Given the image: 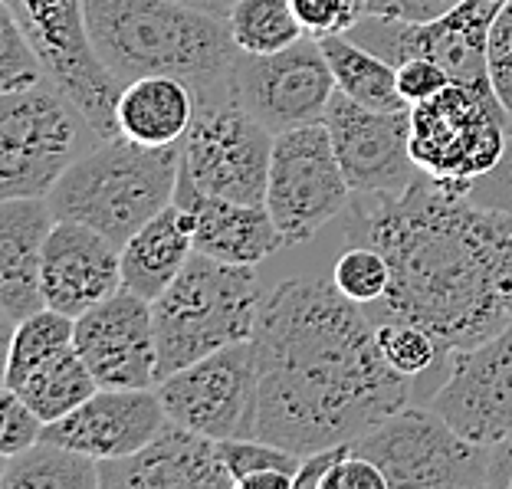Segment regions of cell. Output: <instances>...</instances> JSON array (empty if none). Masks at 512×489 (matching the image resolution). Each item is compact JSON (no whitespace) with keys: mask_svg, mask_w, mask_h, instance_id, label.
<instances>
[{"mask_svg":"<svg viewBox=\"0 0 512 489\" xmlns=\"http://www.w3.org/2000/svg\"><path fill=\"white\" fill-rule=\"evenodd\" d=\"M348 243L378 247L391 286L365 312L404 319L460 352L512 322V214L476 204L417 174L404 191H362L348 201Z\"/></svg>","mask_w":512,"mask_h":489,"instance_id":"1","label":"cell"},{"mask_svg":"<svg viewBox=\"0 0 512 489\" xmlns=\"http://www.w3.org/2000/svg\"><path fill=\"white\" fill-rule=\"evenodd\" d=\"M256 430L293 453L355 444L407 407L411 378L384 362L375 322L332 279L293 276L263 296L253 329Z\"/></svg>","mask_w":512,"mask_h":489,"instance_id":"2","label":"cell"},{"mask_svg":"<svg viewBox=\"0 0 512 489\" xmlns=\"http://www.w3.org/2000/svg\"><path fill=\"white\" fill-rule=\"evenodd\" d=\"M86 30L102 66L122 86L174 76L194 99L230 92L240 46L230 23L178 0H86Z\"/></svg>","mask_w":512,"mask_h":489,"instance_id":"3","label":"cell"},{"mask_svg":"<svg viewBox=\"0 0 512 489\" xmlns=\"http://www.w3.org/2000/svg\"><path fill=\"white\" fill-rule=\"evenodd\" d=\"M181 178V145H138L102 138L56 181L50 204L56 217L79 220L122 243L151 217L174 204Z\"/></svg>","mask_w":512,"mask_h":489,"instance_id":"4","label":"cell"},{"mask_svg":"<svg viewBox=\"0 0 512 489\" xmlns=\"http://www.w3.org/2000/svg\"><path fill=\"white\" fill-rule=\"evenodd\" d=\"M263 296L266 289L260 286L253 266L194 253L181 276L151 302L158 339V378L165 381L197 358L253 339Z\"/></svg>","mask_w":512,"mask_h":489,"instance_id":"5","label":"cell"},{"mask_svg":"<svg viewBox=\"0 0 512 489\" xmlns=\"http://www.w3.org/2000/svg\"><path fill=\"white\" fill-rule=\"evenodd\" d=\"M102 135L50 76L0 96V201L50 197Z\"/></svg>","mask_w":512,"mask_h":489,"instance_id":"6","label":"cell"},{"mask_svg":"<svg viewBox=\"0 0 512 489\" xmlns=\"http://www.w3.org/2000/svg\"><path fill=\"white\" fill-rule=\"evenodd\" d=\"M509 112L486 83H450L411 106V158L444 188L467 194L490 174L509 142Z\"/></svg>","mask_w":512,"mask_h":489,"instance_id":"7","label":"cell"},{"mask_svg":"<svg viewBox=\"0 0 512 489\" xmlns=\"http://www.w3.org/2000/svg\"><path fill=\"white\" fill-rule=\"evenodd\" d=\"M388 476L391 489L490 486V447L473 444L434 407H401L352 444Z\"/></svg>","mask_w":512,"mask_h":489,"instance_id":"8","label":"cell"},{"mask_svg":"<svg viewBox=\"0 0 512 489\" xmlns=\"http://www.w3.org/2000/svg\"><path fill=\"white\" fill-rule=\"evenodd\" d=\"M273 142L276 135L240 106L234 92L201 96L181 138V178L204 194L263 204Z\"/></svg>","mask_w":512,"mask_h":489,"instance_id":"9","label":"cell"},{"mask_svg":"<svg viewBox=\"0 0 512 489\" xmlns=\"http://www.w3.org/2000/svg\"><path fill=\"white\" fill-rule=\"evenodd\" d=\"M352 194L325 122L276 135L263 204L270 207L286 247L316 237L329 220L348 211Z\"/></svg>","mask_w":512,"mask_h":489,"instance_id":"10","label":"cell"},{"mask_svg":"<svg viewBox=\"0 0 512 489\" xmlns=\"http://www.w3.org/2000/svg\"><path fill=\"white\" fill-rule=\"evenodd\" d=\"M14 10L23 33L37 46L46 76L60 86L102 138H115L122 83L92 50L86 30V0H4Z\"/></svg>","mask_w":512,"mask_h":489,"instance_id":"11","label":"cell"},{"mask_svg":"<svg viewBox=\"0 0 512 489\" xmlns=\"http://www.w3.org/2000/svg\"><path fill=\"white\" fill-rule=\"evenodd\" d=\"M335 73L319 37H302L279 53H243L230 69V92L273 135L325 122L335 96Z\"/></svg>","mask_w":512,"mask_h":489,"instance_id":"12","label":"cell"},{"mask_svg":"<svg viewBox=\"0 0 512 489\" xmlns=\"http://www.w3.org/2000/svg\"><path fill=\"white\" fill-rule=\"evenodd\" d=\"M158 398L165 404L168 421L204 437H253L260 398L253 339L227 345L174 371L158 384Z\"/></svg>","mask_w":512,"mask_h":489,"instance_id":"13","label":"cell"},{"mask_svg":"<svg viewBox=\"0 0 512 489\" xmlns=\"http://www.w3.org/2000/svg\"><path fill=\"white\" fill-rule=\"evenodd\" d=\"M503 4L506 0H460L444 17L427 23L368 14L348 30V37L394 66L404 60H430L444 66L453 83H486V43Z\"/></svg>","mask_w":512,"mask_h":489,"instance_id":"14","label":"cell"},{"mask_svg":"<svg viewBox=\"0 0 512 489\" xmlns=\"http://www.w3.org/2000/svg\"><path fill=\"white\" fill-rule=\"evenodd\" d=\"M427 404L480 447L512 434V322L480 345L450 352V375Z\"/></svg>","mask_w":512,"mask_h":489,"instance_id":"15","label":"cell"},{"mask_svg":"<svg viewBox=\"0 0 512 489\" xmlns=\"http://www.w3.org/2000/svg\"><path fill=\"white\" fill-rule=\"evenodd\" d=\"M325 128L355 194L404 191L421 174L411 158V109H368L335 89Z\"/></svg>","mask_w":512,"mask_h":489,"instance_id":"16","label":"cell"},{"mask_svg":"<svg viewBox=\"0 0 512 489\" xmlns=\"http://www.w3.org/2000/svg\"><path fill=\"white\" fill-rule=\"evenodd\" d=\"M76 352L99 388H158V339L151 302L119 289L76 319Z\"/></svg>","mask_w":512,"mask_h":489,"instance_id":"17","label":"cell"},{"mask_svg":"<svg viewBox=\"0 0 512 489\" xmlns=\"http://www.w3.org/2000/svg\"><path fill=\"white\" fill-rule=\"evenodd\" d=\"M168 424L158 388H99L63 421L43 427V440L92 460H122L148 447Z\"/></svg>","mask_w":512,"mask_h":489,"instance_id":"18","label":"cell"},{"mask_svg":"<svg viewBox=\"0 0 512 489\" xmlns=\"http://www.w3.org/2000/svg\"><path fill=\"white\" fill-rule=\"evenodd\" d=\"M43 306L79 319L122 289V247L79 220L56 217L43 247Z\"/></svg>","mask_w":512,"mask_h":489,"instance_id":"19","label":"cell"},{"mask_svg":"<svg viewBox=\"0 0 512 489\" xmlns=\"http://www.w3.org/2000/svg\"><path fill=\"white\" fill-rule=\"evenodd\" d=\"M102 489H234L220 440L168 421L132 457L102 460Z\"/></svg>","mask_w":512,"mask_h":489,"instance_id":"20","label":"cell"},{"mask_svg":"<svg viewBox=\"0 0 512 489\" xmlns=\"http://www.w3.org/2000/svg\"><path fill=\"white\" fill-rule=\"evenodd\" d=\"M174 204L181 207L184 224L194 237V253L214 256L224 263L256 266L279 247H286L266 204L204 194L184 178H178Z\"/></svg>","mask_w":512,"mask_h":489,"instance_id":"21","label":"cell"},{"mask_svg":"<svg viewBox=\"0 0 512 489\" xmlns=\"http://www.w3.org/2000/svg\"><path fill=\"white\" fill-rule=\"evenodd\" d=\"M56 224L50 197H4L0 201V309L4 329L43 309V247Z\"/></svg>","mask_w":512,"mask_h":489,"instance_id":"22","label":"cell"},{"mask_svg":"<svg viewBox=\"0 0 512 489\" xmlns=\"http://www.w3.org/2000/svg\"><path fill=\"white\" fill-rule=\"evenodd\" d=\"M194 256V237L178 204H168L122 243V286L155 302Z\"/></svg>","mask_w":512,"mask_h":489,"instance_id":"23","label":"cell"},{"mask_svg":"<svg viewBox=\"0 0 512 489\" xmlns=\"http://www.w3.org/2000/svg\"><path fill=\"white\" fill-rule=\"evenodd\" d=\"M194 112V89L184 79L145 76L122 86L115 119H119V132L138 145H181Z\"/></svg>","mask_w":512,"mask_h":489,"instance_id":"24","label":"cell"},{"mask_svg":"<svg viewBox=\"0 0 512 489\" xmlns=\"http://www.w3.org/2000/svg\"><path fill=\"white\" fill-rule=\"evenodd\" d=\"M329 66L335 73V86L345 92L348 99L362 102L368 109L381 112H404L411 102L401 96L398 86V66L388 63L384 56L371 53L368 46L355 43L348 33H332V37H319Z\"/></svg>","mask_w":512,"mask_h":489,"instance_id":"25","label":"cell"},{"mask_svg":"<svg viewBox=\"0 0 512 489\" xmlns=\"http://www.w3.org/2000/svg\"><path fill=\"white\" fill-rule=\"evenodd\" d=\"M0 489H102V470L99 460L86 453L37 440L14 457H4Z\"/></svg>","mask_w":512,"mask_h":489,"instance_id":"26","label":"cell"},{"mask_svg":"<svg viewBox=\"0 0 512 489\" xmlns=\"http://www.w3.org/2000/svg\"><path fill=\"white\" fill-rule=\"evenodd\" d=\"M14 391L33 407V414L43 424H53L63 421L66 414H73L83 401H89L99 391V381L92 378L76 345H69L60 355H53L50 362H43L33 375L23 378V384Z\"/></svg>","mask_w":512,"mask_h":489,"instance_id":"27","label":"cell"},{"mask_svg":"<svg viewBox=\"0 0 512 489\" xmlns=\"http://www.w3.org/2000/svg\"><path fill=\"white\" fill-rule=\"evenodd\" d=\"M73 335H76V319L50 306L20 319L14 325V332H10L4 388H20L23 378L33 375L43 362H50L53 355H60L63 348L73 345Z\"/></svg>","mask_w":512,"mask_h":489,"instance_id":"28","label":"cell"},{"mask_svg":"<svg viewBox=\"0 0 512 489\" xmlns=\"http://www.w3.org/2000/svg\"><path fill=\"white\" fill-rule=\"evenodd\" d=\"M230 33L243 53H279L306 37L293 0H237L230 10Z\"/></svg>","mask_w":512,"mask_h":489,"instance_id":"29","label":"cell"},{"mask_svg":"<svg viewBox=\"0 0 512 489\" xmlns=\"http://www.w3.org/2000/svg\"><path fill=\"white\" fill-rule=\"evenodd\" d=\"M375 339H378L384 362L404 378H421L424 371L434 368L440 362V355H444V345H440L434 335L404 319L375 322Z\"/></svg>","mask_w":512,"mask_h":489,"instance_id":"30","label":"cell"},{"mask_svg":"<svg viewBox=\"0 0 512 489\" xmlns=\"http://www.w3.org/2000/svg\"><path fill=\"white\" fill-rule=\"evenodd\" d=\"M332 283L339 286V293L348 296L358 306H375L384 299L391 286V263L378 247L368 243H352L332 266Z\"/></svg>","mask_w":512,"mask_h":489,"instance_id":"31","label":"cell"},{"mask_svg":"<svg viewBox=\"0 0 512 489\" xmlns=\"http://www.w3.org/2000/svg\"><path fill=\"white\" fill-rule=\"evenodd\" d=\"M43 79L46 66L40 60L37 46L23 33L14 10L4 4L0 7V92L43 83Z\"/></svg>","mask_w":512,"mask_h":489,"instance_id":"32","label":"cell"},{"mask_svg":"<svg viewBox=\"0 0 512 489\" xmlns=\"http://www.w3.org/2000/svg\"><path fill=\"white\" fill-rule=\"evenodd\" d=\"M220 457H224L230 476L240 486V480H247L250 473H263V470H279L289 473L296 483V473L302 467V453H293L286 447H276L270 440L260 437H227L220 440Z\"/></svg>","mask_w":512,"mask_h":489,"instance_id":"33","label":"cell"},{"mask_svg":"<svg viewBox=\"0 0 512 489\" xmlns=\"http://www.w3.org/2000/svg\"><path fill=\"white\" fill-rule=\"evenodd\" d=\"M486 76L512 119V0H506L490 27V43H486Z\"/></svg>","mask_w":512,"mask_h":489,"instance_id":"34","label":"cell"},{"mask_svg":"<svg viewBox=\"0 0 512 489\" xmlns=\"http://www.w3.org/2000/svg\"><path fill=\"white\" fill-rule=\"evenodd\" d=\"M368 0H293V10L309 37L348 33L365 17Z\"/></svg>","mask_w":512,"mask_h":489,"instance_id":"35","label":"cell"},{"mask_svg":"<svg viewBox=\"0 0 512 489\" xmlns=\"http://www.w3.org/2000/svg\"><path fill=\"white\" fill-rule=\"evenodd\" d=\"M43 421L33 414V407L20 398L14 388H4L0 398V457H14V453L33 447L43 440Z\"/></svg>","mask_w":512,"mask_h":489,"instance_id":"36","label":"cell"},{"mask_svg":"<svg viewBox=\"0 0 512 489\" xmlns=\"http://www.w3.org/2000/svg\"><path fill=\"white\" fill-rule=\"evenodd\" d=\"M467 197H473L476 204L512 214V122H509V142H506L503 158H499V165L490 174H483V178H476L470 184Z\"/></svg>","mask_w":512,"mask_h":489,"instance_id":"37","label":"cell"},{"mask_svg":"<svg viewBox=\"0 0 512 489\" xmlns=\"http://www.w3.org/2000/svg\"><path fill=\"white\" fill-rule=\"evenodd\" d=\"M453 83L450 73L444 66L430 63V60H404L398 66V86H401V96L411 102H424L430 96H437L440 89H447Z\"/></svg>","mask_w":512,"mask_h":489,"instance_id":"38","label":"cell"},{"mask_svg":"<svg viewBox=\"0 0 512 489\" xmlns=\"http://www.w3.org/2000/svg\"><path fill=\"white\" fill-rule=\"evenodd\" d=\"M322 489H391V486L378 463H371L368 457L352 450L345 460H339V467L325 476Z\"/></svg>","mask_w":512,"mask_h":489,"instance_id":"39","label":"cell"},{"mask_svg":"<svg viewBox=\"0 0 512 489\" xmlns=\"http://www.w3.org/2000/svg\"><path fill=\"white\" fill-rule=\"evenodd\" d=\"M460 0H368L365 17H388V20H404V23H427L444 17L447 10L457 7Z\"/></svg>","mask_w":512,"mask_h":489,"instance_id":"40","label":"cell"},{"mask_svg":"<svg viewBox=\"0 0 512 489\" xmlns=\"http://www.w3.org/2000/svg\"><path fill=\"white\" fill-rule=\"evenodd\" d=\"M348 453H352V444L325 447V450H316V453H306V457H302V467L296 473L293 489H322L325 476H329L335 467H339V460H345Z\"/></svg>","mask_w":512,"mask_h":489,"instance_id":"41","label":"cell"},{"mask_svg":"<svg viewBox=\"0 0 512 489\" xmlns=\"http://www.w3.org/2000/svg\"><path fill=\"white\" fill-rule=\"evenodd\" d=\"M490 486L512 489V434L490 447Z\"/></svg>","mask_w":512,"mask_h":489,"instance_id":"42","label":"cell"},{"mask_svg":"<svg viewBox=\"0 0 512 489\" xmlns=\"http://www.w3.org/2000/svg\"><path fill=\"white\" fill-rule=\"evenodd\" d=\"M237 489H293V476H289V473H279V470L250 473L247 480H240Z\"/></svg>","mask_w":512,"mask_h":489,"instance_id":"43","label":"cell"},{"mask_svg":"<svg viewBox=\"0 0 512 489\" xmlns=\"http://www.w3.org/2000/svg\"><path fill=\"white\" fill-rule=\"evenodd\" d=\"M178 4H188L194 10H204V14H214L220 20H230V10L237 7V0H178Z\"/></svg>","mask_w":512,"mask_h":489,"instance_id":"44","label":"cell"}]
</instances>
